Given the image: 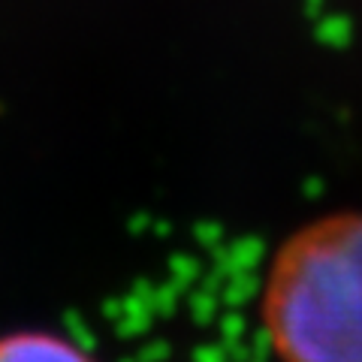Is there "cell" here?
<instances>
[{
  "mask_svg": "<svg viewBox=\"0 0 362 362\" xmlns=\"http://www.w3.org/2000/svg\"><path fill=\"white\" fill-rule=\"evenodd\" d=\"M259 314L281 362H362V211L299 226L272 257Z\"/></svg>",
  "mask_w": 362,
  "mask_h": 362,
  "instance_id": "1",
  "label": "cell"
},
{
  "mask_svg": "<svg viewBox=\"0 0 362 362\" xmlns=\"http://www.w3.org/2000/svg\"><path fill=\"white\" fill-rule=\"evenodd\" d=\"M0 362H94L78 344L54 332H13L0 338Z\"/></svg>",
  "mask_w": 362,
  "mask_h": 362,
  "instance_id": "2",
  "label": "cell"
}]
</instances>
